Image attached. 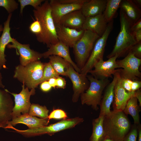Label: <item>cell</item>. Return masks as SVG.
Segmentation results:
<instances>
[{
	"instance_id": "1f68e13d",
	"label": "cell",
	"mask_w": 141,
	"mask_h": 141,
	"mask_svg": "<svg viewBox=\"0 0 141 141\" xmlns=\"http://www.w3.org/2000/svg\"><path fill=\"white\" fill-rule=\"evenodd\" d=\"M59 75L49 62L45 63L41 83L51 78H57Z\"/></svg>"
},
{
	"instance_id": "ffe728a7",
	"label": "cell",
	"mask_w": 141,
	"mask_h": 141,
	"mask_svg": "<svg viewBox=\"0 0 141 141\" xmlns=\"http://www.w3.org/2000/svg\"><path fill=\"white\" fill-rule=\"evenodd\" d=\"M12 14H9L7 19L4 23L3 29L0 37V70L2 68H6L5 59L6 55L4 52L5 48L10 43H12L15 39L11 37L10 33V23Z\"/></svg>"
},
{
	"instance_id": "c3c4849f",
	"label": "cell",
	"mask_w": 141,
	"mask_h": 141,
	"mask_svg": "<svg viewBox=\"0 0 141 141\" xmlns=\"http://www.w3.org/2000/svg\"><path fill=\"white\" fill-rule=\"evenodd\" d=\"M102 141H114L111 139L107 137H105V139Z\"/></svg>"
},
{
	"instance_id": "30bf717a",
	"label": "cell",
	"mask_w": 141,
	"mask_h": 141,
	"mask_svg": "<svg viewBox=\"0 0 141 141\" xmlns=\"http://www.w3.org/2000/svg\"><path fill=\"white\" fill-rule=\"evenodd\" d=\"M119 68L120 77L122 78L140 80L141 73L139 70L141 59L136 57L130 51L123 59L116 60Z\"/></svg>"
},
{
	"instance_id": "6da1fadb",
	"label": "cell",
	"mask_w": 141,
	"mask_h": 141,
	"mask_svg": "<svg viewBox=\"0 0 141 141\" xmlns=\"http://www.w3.org/2000/svg\"><path fill=\"white\" fill-rule=\"evenodd\" d=\"M35 20L40 22L42 28L41 34L36 37L39 42L46 45L48 48L59 41L57 35L56 28L51 13V10L48 0L33 10Z\"/></svg>"
},
{
	"instance_id": "5bb4252c",
	"label": "cell",
	"mask_w": 141,
	"mask_h": 141,
	"mask_svg": "<svg viewBox=\"0 0 141 141\" xmlns=\"http://www.w3.org/2000/svg\"><path fill=\"white\" fill-rule=\"evenodd\" d=\"M8 48H14L18 52L20 56V64L25 66L32 62L39 61L43 57L42 53L31 49L29 44L21 43L15 39L7 46Z\"/></svg>"
},
{
	"instance_id": "8fae6325",
	"label": "cell",
	"mask_w": 141,
	"mask_h": 141,
	"mask_svg": "<svg viewBox=\"0 0 141 141\" xmlns=\"http://www.w3.org/2000/svg\"><path fill=\"white\" fill-rule=\"evenodd\" d=\"M22 90L19 94L11 93L7 89V91L12 94L14 97L15 104L12 113V119L18 117L22 114L28 113L31 105L30 101L31 95L35 94V89H32L29 91L28 88L25 87V85L23 83Z\"/></svg>"
},
{
	"instance_id": "cb8c5ba5",
	"label": "cell",
	"mask_w": 141,
	"mask_h": 141,
	"mask_svg": "<svg viewBox=\"0 0 141 141\" xmlns=\"http://www.w3.org/2000/svg\"><path fill=\"white\" fill-rule=\"evenodd\" d=\"M107 0H88L84 3L81 9L85 17L93 16L103 13Z\"/></svg>"
},
{
	"instance_id": "ab89813d",
	"label": "cell",
	"mask_w": 141,
	"mask_h": 141,
	"mask_svg": "<svg viewBox=\"0 0 141 141\" xmlns=\"http://www.w3.org/2000/svg\"><path fill=\"white\" fill-rule=\"evenodd\" d=\"M52 87L49 84L48 81H45L41 83L40 88L43 92H48L50 91Z\"/></svg>"
},
{
	"instance_id": "52a82bcc",
	"label": "cell",
	"mask_w": 141,
	"mask_h": 141,
	"mask_svg": "<svg viewBox=\"0 0 141 141\" xmlns=\"http://www.w3.org/2000/svg\"><path fill=\"white\" fill-rule=\"evenodd\" d=\"M99 37L92 31L85 30L83 36L73 46L77 65L81 70L88 60L96 41Z\"/></svg>"
},
{
	"instance_id": "277c9868",
	"label": "cell",
	"mask_w": 141,
	"mask_h": 141,
	"mask_svg": "<svg viewBox=\"0 0 141 141\" xmlns=\"http://www.w3.org/2000/svg\"><path fill=\"white\" fill-rule=\"evenodd\" d=\"M44 63L37 61L24 66L15 67L14 78L24 84L28 89H35L41 83Z\"/></svg>"
},
{
	"instance_id": "7dc6e473",
	"label": "cell",
	"mask_w": 141,
	"mask_h": 141,
	"mask_svg": "<svg viewBox=\"0 0 141 141\" xmlns=\"http://www.w3.org/2000/svg\"><path fill=\"white\" fill-rule=\"evenodd\" d=\"M133 1L139 8L141 7V0H133Z\"/></svg>"
},
{
	"instance_id": "d4e9b609",
	"label": "cell",
	"mask_w": 141,
	"mask_h": 141,
	"mask_svg": "<svg viewBox=\"0 0 141 141\" xmlns=\"http://www.w3.org/2000/svg\"><path fill=\"white\" fill-rule=\"evenodd\" d=\"M119 7L123 10L132 25L141 18V11L140 8L133 0H121Z\"/></svg>"
},
{
	"instance_id": "83f0119b",
	"label": "cell",
	"mask_w": 141,
	"mask_h": 141,
	"mask_svg": "<svg viewBox=\"0 0 141 141\" xmlns=\"http://www.w3.org/2000/svg\"><path fill=\"white\" fill-rule=\"evenodd\" d=\"M104 117L99 116L93 120L92 131L90 141H102L105 138L103 126Z\"/></svg>"
},
{
	"instance_id": "ee69618b",
	"label": "cell",
	"mask_w": 141,
	"mask_h": 141,
	"mask_svg": "<svg viewBox=\"0 0 141 141\" xmlns=\"http://www.w3.org/2000/svg\"><path fill=\"white\" fill-rule=\"evenodd\" d=\"M48 81L49 84L53 87H55L56 86V78H52L49 79Z\"/></svg>"
},
{
	"instance_id": "f6af8a7d",
	"label": "cell",
	"mask_w": 141,
	"mask_h": 141,
	"mask_svg": "<svg viewBox=\"0 0 141 141\" xmlns=\"http://www.w3.org/2000/svg\"><path fill=\"white\" fill-rule=\"evenodd\" d=\"M138 141H141V125L140 124L137 125Z\"/></svg>"
},
{
	"instance_id": "3957f363",
	"label": "cell",
	"mask_w": 141,
	"mask_h": 141,
	"mask_svg": "<svg viewBox=\"0 0 141 141\" xmlns=\"http://www.w3.org/2000/svg\"><path fill=\"white\" fill-rule=\"evenodd\" d=\"M120 16V31L116 38L112 51L107 56L108 58L116 55L118 57L124 56L128 54L132 47L137 43L131 30L132 25L121 9Z\"/></svg>"
},
{
	"instance_id": "d6a6232c",
	"label": "cell",
	"mask_w": 141,
	"mask_h": 141,
	"mask_svg": "<svg viewBox=\"0 0 141 141\" xmlns=\"http://www.w3.org/2000/svg\"><path fill=\"white\" fill-rule=\"evenodd\" d=\"M19 4L15 0H0V7L4 8L9 14L12 13L18 8Z\"/></svg>"
},
{
	"instance_id": "e0dca14e",
	"label": "cell",
	"mask_w": 141,
	"mask_h": 141,
	"mask_svg": "<svg viewBox=\"0 0 141 141\" xmlns=\"http://www.w3.org/2000/svg\"><path fill=\"white\" fill-rule=\"evenodd\" d=\"M55 26L59 41L69 47L73 48L83 36L85 31L83 29L77 30L60 24L56 25Z\"/></svg>"
},
{
	"instance_id": "4dcf8cb0",
	"label": "cell",
	"mask_w": 141,
	"mask_h": 141,
	"mask_svg": "<svg viewBox=\"0 0 141 141\" xmlns=\"http://www.w3.org/2000/svg\"><path fill=\"white\" fill-rule=\"evenodd\" d=\"M121 82L123 88L129 92H135L140 89L141 87V81L140 80H132L121 77Z\"/></svg>"
},
{
	"instance_id": "f546056e",
	"label": "cell",
	"mask_w": 141,
	"mask_h": 141,
	"mask_svg": "<svg viewBox=\"0 0 141 141\" xmlns=\"http://www.w3.org/2000/svg\"><path fill=\"white\" fill-rule=\"evenodd\" d=\"M49 110L45 106L38 104H31L28 114L33 116H37L40 118L48 119Z\"/></svg>"
},
{
	"instance_id": "44dd1931",
	"label": "cell",
	"mask_w": 141,
	"mask_h": 141,
	"mask_svg": "<svg viewBox=\"0 0 141 141\" xmlns=\"http://www.w3.org/2000/svg\"><path fill=\"white\" fill-rule=\"evenodd\" d=\"M108 23L103 14L93 16L86 17L82 29L92 31L100 37L105 31Z\"/></svg>"
},
{
	"instance_id": "f1b7e54d",
	"label": "cell",
	"mask_w": 141,
	"mask_h": 141,
	"mask_svg": "<svg viewBox=\"0 0 141 141\" xmlns=\"http://www.w3.org/2000/svg\"><path fill=\"white\" fill-rule=\"evenodd\" d=\"M121 0H107L105 8L103 14L108 23L113 20Z\"/></svg>"
},
{
	"instance_id": "74e56055",
	"label": "cell",
	"mask_w": 141,
	"mask_h": 141,
	"mask_svg": "<svg viewBox=\"0 0 141 141\" xmlns=\"http://www.w3.org/2000/svg\"><path fill=\"white\" fill-rule=\"evenodd\" d=\"M130 51L137 58L141 59V42L137 43L131 48Z\"/></svg>"
},
{
	"instance_id": "4fadbf2b",
	"label": "cell",
	"mask_w": 141,
	"mask_h": 141,
	"mask_svg": "<svg viewBox=\"0 0 141 141\" xmlns=\"http://www.w3.org/2000/svg\"><path fill=\"white\" fill-rule=\"evenodd\" d=\"M68 77L73 85V93L72 100L74 103L78 102L80 95L86 90L90 85L87 75L77 72L70 65L68 73Z\"/></svg>"
},
{
	"instance_id": "ac0fdd59",
	"label": "cell",
	"mask_w": 141,
	"mask_h": 141,
	"mask_svg": "<svg viewBox=\"0 0 141 141\" xmlns=\"http://www.w3.org/2000/svg\"><path fill=\"white\" fill-rule=\"evenodd\" d=\"M69 48L62 42L59 41L56 44H51L49 46L48 50L42 53L43 57L46 58L53 55L60 57L69 62L77 72L80 73L81 70L71 58Z\"/></svg>"
},
{
	"instance_id": "836d02e7",
	"label": "cell",
	"mask_w": 141,
	"mask_h": 141,
	"mask_svg": "<svg viewBox=\"0 0 141 141\" xmlns=\"http://www.w3.org/2000/svg\"><path fill=\"white\" fill-rule=\"evenodd\" d=\"M44 0H18V1L20 4V14L22 15L23 10L25 7L28 5L32 6L36 9L40 5Z\"/></svg>"
},
{
	"instance_id": "7402d4cb",
	"label": "cell",
	"mask_w": 141,
	"mask_h": 141,
	"mask_svg": "<svg viewBox=\"0 0 141 141\" xmlns=\"http://www.w3.org/2000/svg\"><path fill=\"white\" fill-rule=\"evenodd\" d=\"M86 17L81 9L72 11L62 17L58 24L64 27L79 30L82 29Z\"/></svg>"
},
{
	"instance_id": "60d3db41",
	"label": "cell",
	"mask_w": 141,
	"mask_h": 141,
	"mask_svg": "<svg viewBox=\"0 0 141 141\" xmlns=\"http://www.w3.org/2000/svg\"><path fill=\"white\" fill-rule=\"evenodd\" d=\"M141 29V19L132 25L131 27L132 32L136 31Z\"/></svg>"
},
{
	"instance_id": "f35d334b",
	"label": "cell",
	"mask_w": 141,
	"mask_h": 141,
	"mask_svg": "<svg viewBox=\"0 0 141 141\" xmlns=\"http://www.w3.org/2000/svg\"><path fill=\"white\" fill-rule=\"evenodd\" d=\"M66 85V81L63 78L60 76L56 78V86L58 88L64 89Z\"/></svg>"
},
{
	"instance_id": "9c48e42d",
	"label": "cell",
	"mask_w": 141,
	"mask_h": 141,
	"mask_svg": "<svg viewBox=\"0 0 141 141\" xmlns=\"http://www.w3.org/2000/svg\"><path fill=\"white\" fill-rule=\"evenodd\" d=\"M88 0H50L49 3L55 25H58L61 18L74 11L81 9Z\"/></svg>"
},
{
	"instance_id": "8d00e7d4",
	"label": "cell",
	"mask_w": 141,
	"mask_h": 141,
	"mask_svg": "<svg viewBox=\"0 0 141 141\" xmlns=\"http://www.w3.org/2000/svg\"><path fill=\"white\" fill-rule=\"evenodd\" d=\"M29 29L32 33L35 34L36 37L40 35L42 32L40 22L37 20H35L31 24Z\"/></svg>"
},
{
	"instance_id": "bcb514c9",
	"label": "cell",
	"mask_w": 141,
	"mask_h": 141,
	"mask_svg": "<svg viewBox=\"0 0 141 141\" xmlns=\"http://www.w3.org/2000/svg\"><path fill=\"white\" fill-rule=\"evenodd\" d=\"M2 77L1 73H0V87L4 88L5 86L3 84L2 81Z\"/></svg>"
},
{
	"instance_id": "681fc988",
	"label": "cell",
	"mask_w": 141,
	"mask_h": 141,
	"mask_svg": "<svg viewBox=\"0 0 141 141\" xmlns=\"http://www.w3.org/2000/svg\"><path fill=\"white\" fill-rule=\"evenodd\" d=\"M3 29V27L1 24L0 25V34L2 32Z\"/></svg>"
},
{
	"instance_id": "4316f807",
	"label": "cell",
	"mask_w": 141,
	"mask_h": 141,
	"mask_svg": "<svg viewBox=\"0 0 141 141\" xmlns=\"http://www.w3.org/2000/svg\"><path fill=\"white\" fill-rule=\"evenodd\" d=\"M48 58L49 62L55 70L59 75L67 77L70 63L59 56L51 55Z\"/></svg>"
},
{
	"instance_id": "9a60e30c",
	"label": "cell",
	"mask_w": 141,
	"mask_h": 141,
	"mask_svg": "<svg viewBox=\"0 0 141 141\" xmlns=\"http://www.w3.org/2000/svg\"><path fill=\"white\" fill-rule=\"evenodd\" d=\"M9 93L0 89V127L4 128L12 119L13 102Z\"/></svg>"
},
{
	"instance_id": "5b68a950",
	"label": "cell",
	"mask_w": 141,
	"mask_h": 141,
	"mask_svg": "<svg viewBox=\"0 0 141 141\" xmlns=\"http://www.w3.org/2000/svg\"><path fill=\"white\" fill-rule=\"evenodd\" d=\"M90 85L88 89L82 93L80 97L81 104L91 106L96 110L98 109L104 89L109 84L108 79L99 80L91 75H87Z\"/></svg>"
},
{
	"instance_id": "d590c367",
	"label": "cell",
	"mask_w": 141,
	"mask_h": 141,
	"mask_svg": "<svg viewBox=\"0 0 141 141\" xmlns=\"http://www.w3.org/2000/svg\"><path fill=\"white\" fill-rule=\"evenodd\" d=\"M137 125L134 124L122 141H137Z\"/></svg>"
},
{
	"instance_id": "7bdbcfd3",
	"label": "cell",
	"mask_w": 141,
	"mask_h": 141,
	"mask_svg": "<svg viewBox=\"0 0 141 141\" xmlns=\"http://www.w3.org/2000/svg\"><path fill=\"white\" fill-rule=\"evenodd\" d=\"M134 96L138 99L139 102V105L141 107V90L140 89H138L134 92Z\"/></svg>"
},
{
	"instance_id": "2e32d148",
	"label": "cell",
	"mask_w": 141,
	"mask_h": 141,
	"mask_svg": "<svg viewBox=\"0 0 141 141\" xmlns=\"http://www.w3.org/2000/svg\"><path fill=\"white\" fill-rule=\"evenodd\" d=\"M119 71V69L117 80L114 88L112 103L113 111H123L129 99L132 97L134 96V92H127L122 87Z\"/></svg>"
},
{
	"instance_id": "484cf974",
	"label": "cell",
	"mask_w": 141,
	"mask_h": 141,
	"mask_svg": "<svg viewBox=\"0 0 141 141\" xmlns=\"http://www.w3.org/2000/svg\"><path fill=\"white\" fill-rule=\"evenodd\" d=\"M136 97H132L128 101L123 111L127 115H130L133 119L134 124L137 125L140 124L139 113L140 111V107Z\"/></svg>"
},
{
	"instance_id": "ba28073f",
	"label": "cell",
	"mask_w": 141,
	"mask_h": 141,
	"mask_svg": "<svg viewBox=\"0 0 141 141\" xmlns=\"http://www.w3.org/2000/svg\"><path fill=\"white\" fill-rule=\"evenodd\" d=\"M113 20L108 23L106 29L103 35L96 41L90 55L80 73L87 75L92 69L95 64L99 60L103 59L105 48L109 36L113 27Z\"/></svg>"
},
{
	"instance_id": "7c38bea8",
	"label": "cell",
	"mask_w": 141,
	"mask_h": 141,
	"mask_svg": "<svg viewBox=\"0 0 141 141\" xmlns=\"http://www.w3.org/2000/svg\"><path fill=\"white\" fill-rule=\"evenodd\" d=\"M117 55L108 58L106 61L103 59L99 60L94 64L93 70H91L88 73H90L94 78L99 80H103L112 78L113 75L118 70L119 68L116 62Z\"/></svg>"
},
{
	"instance_id": "8992f818",
	"label": "cell",
	"mask_w": 141,
	"mask_h": 141,
	"mask_svg": "<svg viewBox=\"0 0 141 141\" xmlns=\"http://www.w3.org/2000/svg\"><path fill=\"white\" fill-rule=\"evenodd\" d=\"M83 118L79 117L62 119L60 121L48 126L32 129L20 130L14 127L15 132L26 137H31L48 134L50 136L66 129L71 128L84 121Z\"/></svg>"
},
{
	"instance_id": "d6986e66",
	"label": "cell",
	"mask_w": 141,
	"mask_h": 141,
	"mask_svg": "<svg viewBox=\"0 0 141 141\" xmlns=\"http://www.w3.org/2000/svg\"><path fill=\"white\" fill-rule=\"evenodd\" d=\"M118 70L114 75L112 81L105 87V92L99 104L100 111L99 116L104 117L110 114V106L113 101L114 97V90L118 79Z\"/></svg>"
},
{
	"instance_id": "b9f144b4",
	"label": "cell",
	"mask_w": 141,
	"mask_h": 141,
	"mask_svg": "<svg viewBox=\"0 0 141 141\" xmlns=\"http://www.w3.org/2000/svg\"><path fill=\"white\" fill-rule=\"evenodd\" d=\"M132 32L137 43L141 42V29Z\"/></svg>"
},
{
	"instance_id": "603a6c76",
	"label": "cell",
	"mask_w": 141,
	"mask_h": 141,
	"mask_svg": "<svg viewBox=\"0 0 141 141\" xmlns=\"http://www.w3.org/2000/svg\"><path fill=\"white\" fill-rule=\"evenodd\" d=\"M49 122L48 119L39 118L28 113L21 115L12 119L8 125L13 126L17 124H22L27 125L29 129H32L47 126Z\"/></svg>"
},
{
	"instance_id": "e575fe53",
	"label": "cell",
	"mask_w": 141,
	"mask_h": 141,
	"mask_svg": "<svg viewBox=\"0 0 141 141\" xmlns=\"http://www.w3.org/2000/svg\"><path fill=\"white\" fill-rule=\"evenodd\" d=\"M68 117L66 113L63 110L60 109H54L48 115V121L51 119H66Z\"/></svg>"
},
{
	"instance_id": "7a4b0ae2",
	"label": "cell",
	"mask_w": 141,
	"mask_h": 141,
	"mask_svg": "<svg viewBox=\"0 0 141 141\" xmlns=\"http://www.w3.org/2000/svg\"><path fill=\"white\" fill-rule=\"evenodd\" d=\"M131 125L123 111H111L104 117L103 126L105 137L114 141H122Z\"/></svg>"
}]
</instances>
